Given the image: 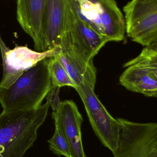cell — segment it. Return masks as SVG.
Listing matches in <instances>:
<instances>
[{
    "instance_id": "obj_10",
    "label": "cell",
    "mask_w": 157,
    "mask_h": 157,
    "mask_svg": "<svg viewBox=\"0 0 157 157\" xmlns=\"http://www.w3.org/2000/svg\"><path fill=\"white\" fill-rule=\"evenodd\" d=\"M54 124L67 140L72 157H88L84 150L81 127L83 117L76 104L72 100L61 101L52 113Z\"/></svg>"
},
{
    "instance_id": "obj_12",
    "label": "cell",
    "mask_w": 157,
    "mask_h": 157,
    "mask_svg": "<svg viewBox=\"0 0 157 157\" xmlns=\"http://www.w3.org/2000/svg\"><path fill=\"white\" fill-rule=\"evenodd\" d=\"M56 56L73 81L76 88L83 83L95 88L97 71L93 61L87 62L68 48H61V52Z\"/></svg>"
},
{
    "instance_id": "obj_5",
    "label": "cell",
    "mask_w": 157,
    "mask_h": 157,
    "mask_svg": "<svg viewBox=\"0 0 157 157\" xmlns=\"http://www.w3.org/2000/svg\"><path fill=\"white\" fill-rule=\"evenodd\" d=\"M94 88L83 83L75 89L82 99L93 131L100 143L115 152L119 144L120 124L113 118L99 99Z\"/></svg>"
},
{
    "instance_id": "obj_4",
    "label": "cell",
    "mask_w": 157,
    "mask_h": 157,
    "mask_svg": "<svg viewBox=\"0 0 157 157\" xmlns=\"http://www.w3.org/2000/svg\"><path fill=\"white\" fill-rule=\"evenodd\" d=\"M107 42L104 37L80 19L67 3L60 48H68L90 62Z\"/></svg>"
},
{
    "instance_id": "obj_6",
    "label": "cell",
    "mask_w": 157,
    "mask_h": 157,
    "mask_svg": "<svg viewBox=\"0 0 157 157\" xmlns=\"http://www.w3.org/2000/svg\"><path fill=\"white\" fill-rule=\"evenodd\" d=\"M121 130L114 157H157V124L118 118Z\"/></svg>"
},
{
    "instance_id": "obj_7",
    "label": "cell",
    "mask_w": 157,
    "mask_h": 157,
    "mask_svg": "<svg viewBox=\"0 0 157 157\" xmlns=\"http://www.w3.org/2000/svg\"><path fill=\"white\" fill-rule=\"evenodd\" d=\"M125 33L145 47L157 42V0H131L123 7Z\"/></svg>"
},
{
    "instance_id": "obj_9",
    "label": "cell",
    "mask_w": 157,
    "mask_h": 157,
    "mask_svg": "<svg viewBox=\"0 0 157 157\" xmlns=\"http://www.w3.org/2000/svg\"><path fill=\"white\" fill-rule=\"evenodd\" d=\"M0 50L2 59L3 77L1 87L8 88L26 71L42 60L59 55L60 48L43 52L34 51L26 46H16L10 49L0 35Z\"/></svg>"
},
{
    "instance_id": "obj_14",
    "label": "cell",
    "mask_w": 157,
    "mask_h": 157,
    "mask_svg": "<svg viewBox=\"0 0 157 157\" xmlns=\"http://www.w3.org/2000/svg\"><path fill=\"white\" fill-rule=\"evenodd\" d=\"M48 68L52 83L54 87L60 88L69 86L76 88L73 81L56 56L48 59Z\"/></svg>"
},
{
    "instance_id": "obj_1",
    "label": "cell",
    "mask_w": 157,
    "mask_h": 157,
    "mask_svg": "<svg viewBox=\"0 0 157 157\" xmlns=\"http://www.w3.org/2000/svg\"><path fill=\"white\" fill-rule=\"evenodd\" d=\"M36 109L4 112L0 114V157H23L34 145L45 122L50 97Z\"/></svg>"
},
{
    "instance_id": "obj_2",
    "label": "cell",
    "mask_w": 157,
    "mask_h": 157,
    "mask_svg": "<svg viewBox=\"0 0 157 157\" xmlns=\"http://www.w3.org/2000/svg\"><path fill=\"white\" fill-rule=\"evenodd\" d=\"M48 59L26 71L8 88L0 87L3 111L36 109L41 105L54 87L48 70Z\"/></svg>"
},
{
    "instance_id": "obj_8",
    "label": "cell",
    "mask_w": 157,
    "mask_h": 157,
    "mask_svg": "<svg viewBox=\"0 0 157 157\" xmlns=\"http://www.w3.org/2000/svg\"><path fill=\"white\" fill-rule=\"evenodd\" d=\"M124 67L126 69L120 78L122 86L130 91L157 98V45L146 47Z\"/></svg>"
},
{
    "instance_id": "obj_11",
    "label": "cell",
    "mask_w": 157,
    "mask_h": 157,
    "mask_svg": "<svg viewBox=\"0 0 157 157\" xmlns=\"http://www.w3.org/2000/svg\"><path fill=\"white\" fill-rule=\"evenodd\" d=\"M47 0H17V19L23 30L31 37L38 52L48 50L43 29Z\"/></svg>"
},
{
    "instance_id": "obj_15",
    "label": "cell",
    "mask_w": 157,
    "mask_h": 157,
    "mask_svg": "<svg viewBox=\"0 0 157 157\" xmlns=\"http://www.w3.org/2000/svg\"><path fill=\"white\" fill-rule=\"evenodd\" d=\"M50 150L59 157H72L67 140L59 127L55 125L53 135L48 141Z\"/></svg>"
},
{
    "instance_id": "obj_16",
    "label": "cell",
    "mask_w": 157,
    "mask_h": 157,
    "mask_svg": "<svg viewBox=\"0 0 157 157\" xmlns=\"http://www.w3.org/2000/svg\"><path fill=\"white\" fill-rule=\"evenodd\" d=\"M59 88L54 87L49 93L50 97V106L52 108L53 111L57 109L60 102H61L59 98Z\"/></svg>"
},
{
    "instance_id": "obj_13",
    "label": "cell",
    "mask_w": 157,
    "mask_h": 157,
    "mask_svg": "<svg viewBox=\"0 0 157 157\" xmlns=\"http://www.w3.org/2000/svg\"><path fill=\"white\" fill-rule=\"evenodd\" d=\"M67 7V0H47L43 29L48 50L60 48Z\"/></svg>"
},
{
    "instance_id": "obj_3",
    "label": "cell",
    "mask_w": 157,
    "mask_h": 157,
    "mask_svg": "<svg viewBox=\"0 0 157 157\" xmlns=\"http://www.w3.org/2000/svg\"><path fill=\"white\" fill-rule=\"evenodd\" d=\"M77 16L106 38L120 41L125 36L123 13L115 0H67Z\"/></svg>"
}]
</instances>
